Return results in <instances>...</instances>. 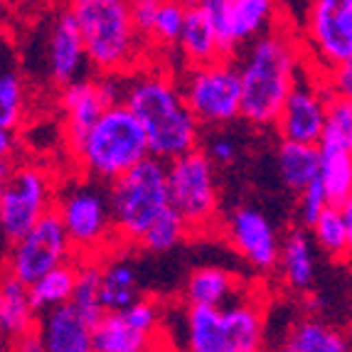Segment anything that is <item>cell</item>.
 <instances>
[{"label":"cell","mask_w":352,"mask_h":352,"mask_svg":"<svg viewBox=\"0 0 352 352\" xmlns=\"http://www.w3.org/2000/svg\"><path fill=\"white\" fill-rule=\"evenodd\" d=\"M121 104L148 138L151 158L163 163L200 148V129L182 99L177 76L158 67H138L121 76Z\"/></svg>","instance_id":"obj_1"},{"label":"cell","mask_w":352,"mask_h":352,"mask_svg":"<svg viewBox=\"0 0 352 352\" xmlns=\"http://www.w3.org/2000/svg\"><path fill=\"white\" fill-rule=\"evenodd\" d=\"M303 42L281 23L234 59L241 79V118L254 126H276L278 113L303 67Z\"/></svg>","instance_id":"obj_2"},{"label":"cell","mask_w":352,"mask_h":352,"mask_svg":"<svg viewBox=\"0 0 352 352\" xmlns=\"http://www.w3.org/2000/svg\"><path fill=\"white\" fill-rule=\"evenodd\" d=\"M72 15L82 30L89 67L99 76H126L141 67L146 42L131 20V3L124 0H76Z\"/></svg>","instance_id":"obj_3"},{"label":"cell","mask_w":352,"mask_h":352,"mask_svg":"<svg viewBox=\"0 0 352 352\" xmlns=\"http://www.w3.org/2000/svg\"><path fill=\"white\" fill-rule=\"evenodd\" d=\"M182 352H266L264 305L239 296L224 308H182Z\"/></svg>","instance_id":"obj_4"},{"label":"cell","mask_w":352,"mask_h":352,"mask_svg":"<svg viewBox=\"0 0 352 352\" xmlns=\"http://www.w3.org/2000/svg\"><path fill=\"white\" fill-rule=\"evenodd\" d=\"M72 155L89 180L113 185L129 175L135 165L151 158V148L141 124L118 101L96 121Z\"/></svg>","instance_id":"obj_5"},{"label":"cell","mask_w":352,"mask_h":352,"mask_svg":"<svg viewBox=\"0 0 352 352\" xmlns=\"http://www.w3.org/2000/svg\"><path fill=\"white\" fill-rule=\"evenodd\" d=\"M118 244H141L143 234L170 210L168 163L146 158L129 175L109 185Z\"/></svg>","instance_id":"obj_6"},{"label":"cell","mask_w":352,"mask_h":352,"mask_svg":"<svg viewBox=\"0 0 352 352\" xmlns=\"http://www.w3.org/2000/svg\"><path fill=\"white\" fill-rule=\"evenodd\" d=\"M54 214L65 227L76 258L101 261L116 252L118 236L109 190L101 188L99 182H72L59 190Z\"/></svg>","instance_id":"obj_7"},{"label":"cell","mask_w":352,"mask_h":352,"mask_svg":"<svg viewBox=\"0 0 352 352\" xmlns=\"http://www.w3.org/2000/svg\"><path fill=\"white\" fill-rule=\"evenodd\" d=\"M177 84L200 126H227L241 116V79L234 59L188 67L177 76Z\"/></svg>","instance_id":"obj_8"},{"label":"cell","mask_w":352,"mask_h":352,"mask_svg":"<svg viewBox=\"0 0 352 352\" xmlns=\"http://www.w3.org/2000/svg\"><path fill=\"white\" fill-rule=\"evenodd\" d=\"M170 207L185 219L190 232L212 229L219 219V190L214 163L202 148L168 163Z\"/></svg>","instance_id":"obj_9"},{"label":"cell","mask_w":352,"mask_h":352,"mask_svg":"<svg viewBox=\"0 0 352 352\" xmlns=\"http://www.w3.org/2000/svg\"><path fill=\"white\" fill-rule=\"evenodd\" d=\"M57 205L54 175L37 163H15L0 197V232L8 241H18Z\"/></svg>","instance_id":"obj_10"},{"label":"cell","mask_w":352,"mask_h":352,"mask_svg":"<svg viewBox=\"0 0 352 352\" xmlns=\"http://www.w3.org/2000/svg\"><path fill=\"white\" fill-rule=\"evenodd\" d=\"M303 52L313 69L328 74L352 62V0H316L305 8Z\"/></svg>","instance_id":"obj_11"},{"label":"cell","mask_w":352,"mask_h":352,"mask_svg":"<svg viewBox=\"0 0 352 352\" xmlns=\"http://www.w3.org/2000/svg\"><path fill=\"white\" fill-rule=\"evenodd\" d=\"M76 261L74 247L57 214H47L25 236L12 241L6 256V271L25 286L40 281L45 274Z\"/></svg>","instance_id":"obj_12"},{"label":"cell","mask_w":352,"mask_h":352,"mask_svg":"<svg viewBox=\"0 0 352 352\" xmlns=\"http://www.w3.org/2000/svg\"><path fill=\"white\" fill-rule=\"evenodd\" d=\"M222 59H236L244 50L281 23L271 0H205Z\"/></svg>","instance_id":"obj_13"},{"label":"cell","mask_w":352,"mask_h":352,"mask_svg":"<svg viewBox=\"0 0 352 352\" xmlns=\"http://www.w3.org/2000/svg\"><path fill=\"white\" fill-rule=\"evenodd\" d=\"M330 96L328 79L313 67H305L278 113L276 129L283 141L303 146H318L323 141Z\"/></svg>","instance_id":"obj_14"},{"label":"cell","mask_w":352,"mask_h":352,"mask_svg":"<svg viewBox=\"0 0 352 352\" xmlns=\"http://www.w3.org/2000/svg\"><path fill=\"white\" fill-rule=\"evenodd\" d=\"M118 101H121V76H84L59 91L62 135L69 153Z\"/></svg>","instance_id":"obj_15"},{"label":"cell","mask_w":352,"mask_h":352,"mask_svg":"<svg viewBox=\"0 0 352 352\" xmlns=\"http://www.w3.org/2000/svg\"><path fill=\"white\" fill-rule=\"evenodd\" d=\"M222 232L249 266L258 271H274L278 266V254H281V236L276 227L264 212L256 207L236 205L224 214Z\"/></svg>","instance_id":"obj_16"},{"label":"cell","mask_w":352,"mask_h":352,"mask_svg":"<svg viewBox=\"0 0 352 352\" xmlns=\"http://www.w3.org/2000/svg\"><path fill=\"white\" fill-rule=\"evenodd\" d=\"M45 62H47V76L57 87H69V84L84 79V69L89 67L87 47H84L82 30L76 25L69 6L62 8L52 15L47 30V42H45Z\"/></svg>","instance_id":"obj_17"},{"label":"cell","mask_w":352,"mask_h":352,"mask_svg":"<svg viewBox=\"0 0 352 352\" xmlns=\"http://www.w3.org/2000/svg\"><path fill=\"white\" fill-rule=\"evenodd\" d=\"M35 333L45 352H94V325L72 305L42 313Z\"/></svg>","instance_id":"obj_18"},{"label":"cell","mask_w":352,"mask_h":352,"mask_svg":"<svg viewBox=\"0 0 352 352\" xmlns=\"http://www.w3.org/2000/svg\"><path fill=\"white\" fill-rule=\"evenodd\" d=\"M40 313L30 298V286L10 276L8 271L0 274V338L8 342H18L37 330Z\"/></svg>","instance_id":"obj_19"},{"label":"cell","mask_w":352,"mask_h":352,"mask_svg":"<svg viewBox=\"0 0 352 352\" xmlns=\"http://www.w3.org/2000/svg\"><path fill=\"white\" fill-rule=\"evenodd\" d=\"M239 296V278L224 266H197L182 286V303L188 308H224Z\"/></svg>","instance_id":"obj_20"},{"label":"cell","mask_w":352,"mask_h":352,"mask_svg":"<svg viewBox=\"0 0 352 352\" xmlns=\"http://www.w3.org/2000/svg\"><path fill=\"white\" fill-rule=\"evenodd\" d=\"M274 352H350L342 330L316 316H303L288 325Z\"/></svg>","instance_id":"obj_21"},{"label":"cell","mask_w":352,"mask_h":352,"mask_svg":"<svg viewBox=\"0 0 352 352\" xmlns=\"http://www.w3.org/2000/svg\"><path fill=\"white\" fill-rule=\"evenodd\" d=\"M177 50L185 62V69L212 65V62L222 59L217 35H214L212 20L202 3H188V15H185V28H182Z\"/></svg>","instance_id":"obj_22"},{"label":"cell","mask_w":352,"mask_h":352,"mask_svg":"<svg viewBox=\"0 0 352 352\" xmlns=\"http://www.w3.org/2000/svg\"><path fill=\"white\" fill-rule=\"evenodd\" d=\"M278 274L281 281L291 291L305 294L316 278V256H313V244L308 232L300 227L288 229L281 239V254H278Z\"/></svg>","instance_id":"obj_23"},{"label":"cell","mask_w":352,"mask_h":352,"mask_svg":"<svg viewBox=\"0 0 352 352\" xmlns=\"http://www.w3.org/2000/svg\"><path fill=\"white\" fill-rule=\"evenodd\" d=\"M101 283H104V305L106 313H124L135 300H141L138 271L129 258L109 254L101 258Z\"/></svg>","instance_id":"obj_24"},{"label":"cell","mask_w":352,"mask_h":352,"mask_svg":"<svg viewBox=\"0 0 352 352\" xmlns=\"http://www.w3.org/2000/svg\"><path fill=\"white\" fill-rule=\"evenodd\" d=\"M352 148L320 141V173L318 182L333 207H340L352 195Z\"/></svg>","instance_id":"obj_25"},{"label":"cell","mask_w":352,"mask_h":352,"mask_svg":"<svg viewBox=\"0 0 352 352\" xmlns=\"http://www.w3.org/2000/svg\"><path fill=\"white\" fill-rule=\"evenodd\" d=\"M153 335L141 333L124 313H106L94 325V352H151Z\"/></svg>","instance_id":"obj_26"},{"label":"cell","mask_w":352,"mask_h":352,"mask_svg":"<svg viewBox=\"0 0 352 352\" xmlns=\"http://www.w3.org/2000/svg\"><path fill=\"white\" fill-rule=\"evenodd\" d=\"M69 305L91 325H96L106 316L101 261H96V258H76V283Z\"/></svg>","instance_id":"obj_27"},{"label":"cell","mask_w":352,"mask_h":352,"mask_svg":"<svg viewBox=\"0 0 352 352\" xmlns=\"http://www.w3.org/2000/svg\"><path fill=\"white\" fill-rule=\"evenodd\" d=\"M278 170H281L283 182L294 192H305L313 182H318V173H320L318 146L281 141V146H278Z\"/></svg>","instance_id":"obj_28"},{"label":"cell","mask_w":352,"mask_h":352,"mask_svg":"<svg viewBox=\"0 0 352 352\" xmlns=\"http://www.w3.org/2000/svg\"><path fill=\"white\" fill-rule=\"evenodd\" d=\"M74 283H76V261L45 274L40 281L30 286V298H32L35 311L42 316V313L54 311V308L69 305L72 294H74Z\"/></svg>","instance_id":"obj_29"},{"label":"cell","mask_w":352,"mask_h":352,"mask_svg":"<svg viewBox=\"0 0 352 352\" xmlns=\"http://www.w3.org/2000/svg\"><path fill=\"white\" fill-rule=\"evenodd\" d=\"M28 84L12 65H3L0 72V129L15 131L28 116Z\"/></svg>","instance_id":"obj_30"},{"label":"cell","mask_w":352,"mask_h":352,"mask_svg":"<svg viewBox=\"0 0 352 352\" xmlns=\"http://www.w3.org/2000/svg\"><path fill=\"white\" fill-rule=\"evenodd\" d=\"M185 15H188V3H173V0H163L158 3V12H155V25L151 32V45L163 50L177 47L185 28Z\"/></svg>","instance_id":"obj_31"},{"label":"cell","mask_w":352,"mask_h":352,"mask_svg":"<svg viewBox=\"0 0 352 352\" xmlns=\"http://www.w3.org/2000/svg\"><path fill=\"white\" fill-rule=\"evenodd\" d=\"M192 234L190 232V227L185 224V219L177 214L175 210H168L163 214V217L158 219V222L153 224L151 229H148L146 234H143L141 239V247L148 249V252H170V249H175L177 244H182L185 241V236Z\"/></svg>","instance_id":"obj_32"},{"label":"cell","mask_w":352,"mask_h":352,"mask_svg":"<svg viewBox=\"0 0 352 352\" xmlns=\"http://www.w3.org/2000/svg\"><path fill=\"white\" fill-rule=\"evenodd\" d=\"M313 236H316L318 247L323 249L328 256L333 258H347V229L345 219H342L340 207H328L320 214L316 224L311 227Z\"/></svg>","instance_id":"obj_33"},{"label":"cell","mask_w":352,"mask_h":352,"mask_svg":"<svg viewBox=\"0 0 352 352\" xmlns=\"http://www.w3.org/2000/svg\"><path fill=\"white\" fill-rule=\"evenodd\" d=\"M323 141L352 148V106L335 94L330 96V104H328V121H325Z\"/></svg>","instance_id":"obj_34"},{"label":"cell","mask_w":352,"mask_h":352,"mask_svg":"<svg viewBox=\"0 0 352 352\" xmlns=\"http://www.w3.org/2000/svg\"><path fill=\"white\" fill-rule=\"evenodd\" d=\"M328 207H333V205H330L328 197H325L323 188H320V182H313V185L305 190V192H300V202H298L300 224L311 229L313 224L320 219V214L328 210Z\"/></svg>","instance_id":"obj_35"},{"label":"cell","mask_w":352,"mask_h":352,"mask_svg":"<svg viewBox=\"0 0 352 352\" xmlns=\"http://www.w3.org/2000/svg\"><path fill=\"white\" fill-rule=\"evenodd\" d=\"M124 316H126V320H129L133 328L141 330V333L153 335L155 330H158L160 308L153 298H146V296H143L141 300H135V303L131 305L129 311H124Z\"/></svg>","instance_id":"obj_36"},{"label":"cell","mask_w":352,"mask_h":352,"mask_svg":"<svg viewBox=\"0 0 352 352\" xmlns=\"http://www.w3.org/2000/svg\"><path fill=\"white\" fill-rule=\"evenodd\" d=\"M155 12H158V0H135V3H131V20H133L135 32L141 35L143 42L151 40Z\"/></svg>","instance_id":"obj_37"},{"label":"cell","mask_w":352,"mask_h":352,"mask_svg":"<svg viewBox=\"0 0 352 352\" xmlns=\"http://www.w3.org/2000/svg\"><path fill=\"white\" fill-rule=\"evenodd\" d=\"M205 153L214 165H229L236 158V143L229 135H212Z\"/></svg>","instance_id":"obj_38"},{"label":"cell","mask_w":352,"mask_h":352,"mask_svg":"<svg viewBox=\"0 0 352 352\" xmlns=\"http://www.w3.org/2000/svg\"><path fill=\"white\" fill-rule=\"evenodd\" d=\"M328 87L335 96H340L352 106V62L347 67H342V69L328 74Z\"/></svg>","instance_id":"obj_39"},{"label":"cell","mask_w":352,"mask_h":352,"mask_svg":"<svg viewBox=\"0 0 352 352\" xmlns=\"http://www.w3.org/2000/svg\"><path fill=\"white\" fill-rule=\"evenodd\" d=\"M15 155V133L0 129V163H12Z\"/></svg>","instance_id":"obj_40"},{"label":"cell","mask_w":352,"mask_h":352,"mask_svg":"<svg viewBox=\"0 0 352 352\" xmlns=\"http://www.w3.org/2000/svg\"><path fill=\"white\" fill-rule=\"evenodd\" d=\"M10 352H45V347H42L37 333H32L28 338H23V340L10 342Z\"/></svg>","instance_id":"obj_41"},{"label":"cell","mask_w":352,"mask_h":352,"mask_svg":"<svg viewBox=\"0 0 352 352\" xmlns=\"http://www.w3.org/2000/svg\"><path fill=\"white\" fill-rule=\"evenodd\" d=\"M342 219H345V229H347V258H352V195L340 205Z\"/></svg>","instance_id":"obj_42"},{"label":"cell","mask_w":352,"mask_h":352,"mask_svg":"<svg viewBox=\"0 0 352 352\" xmlns=\"http://www.w3.org/2000/svg\"><path fill=\"white\" fill-rule=\"evenodd\" d=\"M15 163H0V197H3V190H6V182L10 177V170Z\"/></svg>","instance_id":"obj_43"},{"label":"cell","mask_w":352,"mask_h":352,"mask_svg":"<svg viewBox=\"0 0 352 352\" xmlns=\"http://www.w3.org/2000/svg\"><path fill=\"white\" fill-rule=\"evenodd\" d=\"M0 352H10V342L0 338Z\"/></svg>","instance_id":"obj_44"},{"label":"cell","mask_w":352,"mask_h":352,"mask_svg":"<svg viewBox=\"0 0 352 352\" xmlns=\"http://www.w3.org/2000/svg\"><path fill=\"white\" fill-rule=\"evenodd\" d=\"M3 20H6V15H3V6H0V35H3Z\"/></svg>","instance_id":"obj_45"},{"label":"cell","mask_w":352,"mask_h":352,"mask_svg":"<svg viewBox=\"0 0 352 352\" xmlns=\"http://www.w3.org/2000/svg\"><path fill=\"white\" fill-rule=\"evenodd\" d=\"M350 153H352V151H350Z\"/></svg>","instance_id":"obj_46"}]
</instances>
